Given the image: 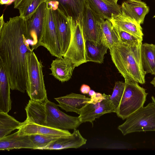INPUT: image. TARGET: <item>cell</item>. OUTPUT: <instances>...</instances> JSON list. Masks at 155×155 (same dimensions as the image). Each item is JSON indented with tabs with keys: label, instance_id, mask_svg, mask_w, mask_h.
Returning <instances> with one entry per match:
<instances>
[{
	"label": "cell",
	"instance_id": "24",
	"mask_svg": "<svg viewBox=\"0 0 155 155\" xmlns=\"http://www.w3.org/2000/svg\"><path fill=\"white\" fill-rule=\"evenodd\" d=\"M86 61L100 64L104 62V55L108 48L102 42L98 45L89 41H85Z\"/></svg>",
	"mask_w": 155,
	"mask_h": 155
},
{
	"label": "cell",
	"instance_id": "23",
	"mask_svg": "<svg viewBox=\"0 0 155 155\" xmlns=\"http://www.w3.org/2000/svg\"><path fill=\"white\" fill-rule=\"evenodd\" d=\"M101 42L109 49L120 42L117 28L109 20H104L101 24Z\"/></svg>",
	"mask_w": 155,
	"mask_h": 155
},
{
	"label": "cell",
	"instance_id": "29",
	"mask_svg": "<svg viewBox=\"0 0 155 155\" xmlns=\"http://www.w3.org/2000/svg\"><path fill=\"white\" fill-rule=\"evenodd\" d=\"M125 86V82L117 81L115 82L111 95L109 97L116 109L118 108L122 98Z\"/></svg>",
	"mask_w": 155,
	"mask_h": 155
},
{
	"label": "cell",
	"instance_id": "25",
	"mask_svg": "<svg viewBox=\"0 0 155 155\" xmlns=\"http://www.w3.org/2000/svg\"><path fill=\"white\" fill-rule=\"evenodd\" d=\"M141 58L143 68L146 73L155 75V45L142 44Z\"/></svg>",
	"mask_w": 155,
	"mask_h": 155
},
{
	"label": "cell",
	"instance_id": "33",
	"mask_svg": "<svg viewBox=\"0 0 155 155\" xmlns=\"http://www.w3.org/2000/svg\"><path fill=\"white\" fill-rule=\"evenodd\" d=\"M15 0H0V4L2 5H9L13 2H14Z\"/></svg>",
	"mask_w": 155,
	"mask_h": 155
},
{
	"label": "cell",
	"instance_id": "34",
	"mask_svg": "<svg viewBox=\"0 0 155 155\" xmlns=\"http://www.w3.org/2000/svg\"><path fill=\"white\" fill-rule=\"evenodd\" d=\"M5 22L4 20L3 15L2 14L0 18V28H2Z\"/></svg>",
	"mask_w": 155,
	"mask_h": 155
},
{
	"label": "cell",
	"instance_id": "8",
	"mask_svg": "<svg viewBox=\"0 0 155 155\" xmlns=\"http://www.w3.org/2000/svg\"><path fill=\"white\" fill-rule=\"evenodd\" d=\"M41 46L46 48L52 56L56 58L63 57L52 9L48 3Z\"/></svg>",
	"mask_w": 155,
	"mask_h": 155
},
{
	"label": "cell",
	"instance_id": "11",
	"mask_svg": "<svg viewBox=\"0 0 155 155\" xmlns=\"http://www.w3.org/2000/svg\"><path fill=\"white\" fill-rule=\"evenodd\" d=\"M109 97L95 104L88 103L84 106L79 114L82 123L89 122L93 126L96 119L106 114L116 113V109Z\"/></svg>",
	"mask_w": 155,
	"mask_h": 155
},
{
	"label": "cell",
	"instance_id": "22",
	"mask_svg": "<svg viewBox=\"0 0 155 155\" xmlns=\"http://www.w3.org/2000/svg\"><path fill=\"white\" fill-rule=\"evenodd\" d=\"M110 20L117 29L143 39V34L140 25L122 13L113 15Z\"/></svg>",
	"mask_w": 155,
	"mask_h": 155
},
{
	"label": "cell",
	"instance_id": "31",
	"mask_svg": "<svg viewBox=\"0 0 155 155\" xmlns=\"http://www.w3.org/2000/svg\"><path fill=\"white\" fill-rule=\"evenodd\" d=\"M110 96V95H107L104 93L102 94L100 93L96 92L94 96L91 98V100L88 103L95 104L101 101L105 98L109 97Z\"/></svg>",
	"mask_w": 155,
	"mask_h": 155
},
{
	"label": "cell",
	"instance_id": "37",
	"mask_svg": "<svg viewBox=\"0 0 155 155\" xmlns=\"http://www.w3.org/2000/svg\"><path fill=\"white\" fill-rule=\"evenodd\" d=\"M150 83L152 84L154 87H155V76L153 78V80L151 81Z\"/></svg>",
	"mask_w": 155,
	"mask_h": 155
},
{
	"label": "cell",
	"instance_id": "3",
	"mask_svg": "<svg viewBox=\"0 0 155 155\" xmlns=\"http://www.w3.org/2000/svg\"><path fill=\"white\" fill-rule=\"evenodd\" d=\"M27 63L28 80L26 91L31 100L44 102L48 99L42 62L32 51L28 54Z\"/></svg>",
	"mask_w": 155,
	"mask_h": 155
},
{
	"label": "cell",
	"instance_id": "4",
	"mask_svg": "<svg viewBox=\"0 0 155 155\" xmlns=\"http://www.w3.org/2000/svg\"><path fill=\"white\" fill-rule=\"evenodd\" d=\"M124 93L116 113L124 120L143 106L148 93L138 83L125 79Z\"/></svg>",
	"mask_w": 155,
	"mask_h": 155
},
{
	"label": "cell",
	"instance_id": "40",
	"mask_svg": "<svg viewBox=\"0 0 155 155\" xmlns=\"http://www.w3.org/2000/svg\"><path fill=\"white\" fill-rule=\"evenodd\" d=\"M155 18V15L153 16V18Z\"/></svg>",
	"mask_w": 155,
	"mask_h": 155
},
{
	"label": "cell",
	"instance_id": "27",
	"mask_svg": "<svg viewBox=\"0 0 155 155\" xmlns=\"http://www.w3.org/2000/svg\"><path fill=\"white\" fill-rule=\"evenodd\" d=\"M48 0H22L17 7L20 15L25 19L29 18L43 3Z\"/></svg>",
	"mask_w": 155,
	"mask_h": 155
},
{
	"label": "cell",
	"instance_id": "28",
	"mask_svg": "<svg viewBox=\"0 0 155 155\" xmlns=\"http://www.w3.org/2000/svg\"><path fill=\"white\" fill-rule=\"evenodd\" d=\"M29 136L35 147L34 149L41 150L58 138L52 136L39 134H33Z\"/></svg>",
	"mask_w": 155,
	"mask_h": 155
},
{
	"label": "cell",
	"instance_id": "16",
	"mask_svg": "<svg viewBox=\"0 0 155 155\" xmlns=\"http://www.w3.org/2000/svg\"><path fill=\"white\" fill-rule=\"evenodd\" d=\"M49 69L50 74L61 81H67L71 78L73 71L76 67L69 59L64 57L57 58L52 61Z\"/></svg>",
	"mask_w": 155,
	"mask_h": 155
},
{
	"label": "cell",
	"instance_id": "35",
	"mask_svg": "<svg viewBox=\"0 0 155 155\" xmlns=\"http://www.w3.org/2000/svg\"><path fill=\"white\" fill-rule=\"evenodd\" d=\"M22 0H15L14 2V8H16L17 7Z\"/></svg>",
	"mask_w": 155,
	"mask_h": 155
},
{
	"label": "cell",
	"instance_id": "36",
	"mask_svg": "<svg viewBox=\"0 0 155 155\" xmlns=\"http://www.w3.org/2000/svg\"><path fill=\"white\" fill-rule=\"evenodd\" d=\"M96 93L94 90H91L88 93V94L89 96L91 97V98L94 96Z\"/></svg>",
	"mask_w": 155,
	"mask_h": 155
},
{
	"label": "cell",
	"instance_id": "10",
	"mask_svg": "<svg viewBox=\"0 0 155 155\" xmlns=\"http://www.w3.org/2000/svg\"><path fill=\"white\" fill-rule=\"evenodd\" d=\"M94 13L86 4L81 22L85 41L92 42L95 45L101 42V24L104 20Z\"/></svg>",
	"mask_w": 155,
	"mask_h": 155
},
{
	"label": "cell",
	"instance_id": "38",
	"mask_svg": "<svg viewBox=\"0 0 155 155\" xmlns=\"http://www.w3.org/2000/svg\"><path fill=\"white\" fill-rule=\"evenodd\" d=\"M114 3H117V2L118 0H108Z\"/></svg>",
	"mask_w": 155,
	"mask_h": 155
},
{
	"label": "cell",
	"instance_id": "5",
	"mask_svg": "<svg viewBox=\"0 0 155 155\" xmlns=\"http://www.w3.org/2000/svg\"><path fill=\"white\" fill-rule=\"evenodd\" d=\"M117 129L124 135L135 132L155 131V104L152 101L139 108Z\"/></svg>",
	"mask_w": 155,
	"mask_h": 155
},
{
	"label": "cell",
	"instance_id": "1",
	"mask_svg": "<svg viewBox=\"0 0 155 155\" xmlns=\"http://www.w3.org/2000/svg\"><path fill=\"white\" fill-rule=\"evenodd\" d=\"M26 20L10 18L0 28V63L8 75L11 89L24 93L28 82L27 56L33 51Z\"/></svg>",
	"mask_w": 155,
	"mask_h": 155
},
{
	"label": "cell",
	"instance_id": "19",
	"mask_svg": "<svg viewBox=\"0 0 155 155\" xmlns=\"http://www.w3.org/2000/svg\"><path fill=\"white\" fill-rule=\"evenodd\" d=\"M50 0L54 2L67 16L71 17L75 21H81L85 8V0Z\"/></svg>",
	"mask_w": 155,
	"mask_h": 155
},
{
	"label": "cell",
	"instance_id": "18",
	"mask_svg": "<svg viewBox=\"0 0 155 155\" xmlns=\"http://www.w3.org/2000/svg\"><path fill=\"white\" fill-rule=\"evenodd\" d=\"M86 4L96 14L110 20L113 15L121 13V6L108 0H85Z\"/></svg>",
	"mask_w": 155,
	"mask_h": 155
},
{
	"label": "cell",
	"instance_id": "6",
	"mask_svg": "<svg viewBox=\"0 0 155 155\" xmlns=\"http://www.w3.org/2000/svg\"><path fill=\"white\" fill-rule=\"evenodd\" d=\"M68 18L71 27V37L68 48L63 57L70 59L77 67L87 62L85 40L81 21Z\"/></svg>",
	"mask_w": 155,
	"mask_h": 155
},
{
	"label": "cell",
	"instance_id": "15",
	"mask_svg": "<svg viewBox=\"0 0 155 155\" xmlns=\"http://www.w3.org/2000/svg\"><path fill=\"white\" fill-rule=\"evenodd\" d=\"M87 141V139L83 137L79 130L75 129L70 135L58 138L41 150H60L71 148L77 149L86 144Z\"/></svg>",
	"mask_w": 155,
	"mask_h": 155
},
{
	"label": "cell",
	"instance_id": "20",
	"mask_svg": "<svg viewBox=\"0 0 155 155\" xmlns=\"http://www.w3.org/2000/svg\"><path fill=\"white\" fill-rule=\"evenodd\" d=\"M10 89L8 75L3 65L0 63V112L8 113L11 109Z\"/></svg>",
	"mask_w": 155,
	"mask_h": 155
},
{
	"label": "cell",
	"instance_id": "2",
	"mask_svg": "<svg viewBox=\"0 0 155 155\" xmlns=\"http://www.w3.org/2000/svg\"><path fill=\"white\" fill-rule=\"evenodd\" d=\"M142 44L134 47L120 42L109 49L113 63L124 79L143 84L147 73L142 61Z\"/></svg>",
	"mask_w": 155,
	"mask_h": 155
},
{
	"label": "cell",
	"instance_id": "7",
	"mask_svg": "<svg viewBox=\"0 0 155 155\" xmlns=\"http://www.w3.org/2000/svg\"><path fill=\"white\" fill-rule=\"evenodd\" d=\"M46 126L62 130L77 129L82 123L79 117H73L61 111L58 106L47 99L45 102Z\"/></svg>",
	"mask_w": 155,
	"mask_h": 155
},
{
	"label": "cell",
	"instance_id": "39",
	"mask_svg": "<svg viewBox=\"0 0 155 155\" xmlns=\"http://www.w3.org/2000/svg\"><path fill=\"white\" fill-rule=\"evenodd\" d=\"M152 101H153L155 104V98L153 96H152L151 97Z\"/></svg>",
	"mask_w": 155,
	"mask_h": 155
},
{
	"label": "cell",
	"instance_id": "14",
	"mask_svg": "<svg viewBox=\"0 0 155 155\" xmlns=\"http://www.w3.org/2000/svg\"><path fill=\"white\" fill-rule=\"evenodd\" d=\"M121 6L123 14L140 25L150 10L148 6L141 0H126Z\"/></svg>",
	"mask_w": 155,
	"mask_h": 155
},
{
	"label": "cell",
	"instance_id": "26",
	"mask_svg": "<svg viewBox=\"0 0 155 155\" xmlns=\"http://www.w3.org/2000/svg\"><path fill=\"white\" fill-rule=\"evenodd\" d=\"M8 113L0 112V139L8 135L13 131L18 129L22 124Z\"/></svg>",
	"mask_w": 155,
	"mask_h": 155
},
{
	"label": "cell",
	"instance_id": "21",
	"mask_svg": "<svg viewBox=\"0 0 155 155\" xmlns=\"http://www.w3.org/2000/svg\"><path fill=\"white\" fill-rule=\"evenodd\" d=\"M27 148L34 149L29 136H19L17 131L0 139V150Z\"/></svg>",
	"mask_w": 155,
	"mask_h": 155
},
{
	"label": "cell",
	"instance_id": "17",
	"mask_svg": "<svg viewBox=\"0 0 155 155\" xmlns=\"http://www.w3.org/2000/svg\"><path fill=\"white\" fill-rule=\"evenodd\" d=\"M54 99L58 103V106L67 112H74L79 114L91 100L85 95L73 93Z\"/></svg>",
	"mask_w": 155,
	"mask_h": 155
},
{
	"label": "cell",
	"instance_id": "9",
	"mask_svg": "<svg viewBox=\"0 0 155 155\" xmlns=\"http://www.w3.org/2000/svg\"><path fill=\"white\" fill-rule=\"evenodd\" d=\"M47 6V2L43 3L31 16L26 19L27 31L33 51L41 46Z\"/></svg>",
	"mask_w": 155,
	"mask_h": 155
},
{
	"label": "cell",
	"instance_id": "32",
	"mask_svg": "<svg viewBox=\"0 0 155 155\" xmlns=\"http://www.w3.org/2000/svg\"><path fill=\"white\" fill-rule=\"evenodd\" d=\"M90 90V87L88 85L85 84H82L80 88L81 92L84 94H88Z\"/></svg>",
	"mask_w": 155,
	"mask_h": 155
},
{
	"label": "cell",
	"instance_id": "30",
	"mask_svg": "<svg viewBox=\"0 0 155 155\" xmlns=\"http://www.w3.org/2000/svg\"><path fill=\"white\" fill-rule=\"evenodd\" d=\"M117 30L121 43L128 46L135 47L142 43L143 39L140 38L125 31L118 29Z\"/></svg>",
	"mask_w": 155,
	"mask_h": 155
},
{
	"label": "cell",
	"instance_id": "13",
	"mask_svg": "<svg viewBox=\"0 0 155 155\" xmlns=\"http://www.w3.org/2000/svg\"><path fill=\"white\" fill-rule=\"evenodd\" d=\"M17 132L18 135L19 136L39 134L58 138L67 136L71 134L68 130L56 129L26 120L22 123Z\"/></svg>",
	"mask_w": 155,
	"mask_h": 155
},
{
	"label": "cell",
	"instance_id": "12",
	"mask_svg": "<svg viewBox=\"0 0 155 155\" xmlns=\"http://www.w3.org/2000/svg\"><path fill=\"white\" fill-rule=\"evenodd\" d=\"M52 12L63 57L68 48L71 39V24L68 17L58 8L52 9Z\"/></svg>",
	"mask_w": 155,
	"mask_h": 155
}]
</instances>
